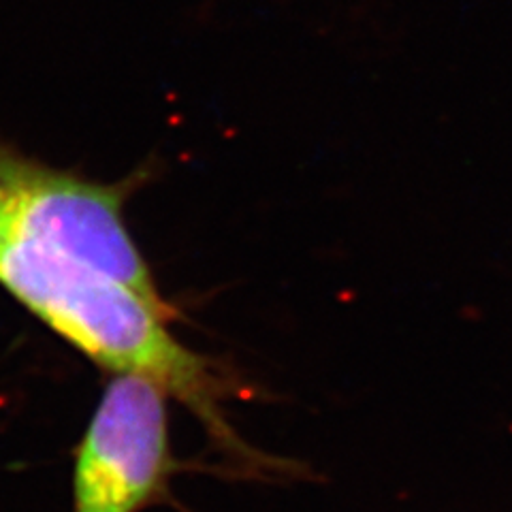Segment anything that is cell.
I'll list each match as a JSON object with an SVG mask.
<instances>
[{
    "label": "cell",
    "instance_id": "cell-1",
    "mask_svg": "<svg viewBox=\"0 0 512 512\" xmlns=\"http://www.w3.org/2000/svg\"><path fill=\"white\" fill-rule=\"evenodd\" d=\"M0 286L60 338L116 376L148 378L178 399L227 451L250 455L224 414L237 395L222 365L184 346L169 329L175 310L77 256L45 246L0 218Z\"/></svg>",
    "mask_w": 512,
    "mask_h": 512
},
{
    "label": "cell",
    "instance_id": "cell-2",
    "mask_svg": "<svg viewBox=\"0 0 512 512\" xmlns=\"http://www.w3.org/2000/svg\"><path fill=\"white\" fill-rule=\"evenodd\" d=\"M139 182L141 175L96 184L47 167L0 137V218L35 242L105 271L154 306L173 310L124 222V203Z\"/></svg>",
    "mask_w": 512,
    "mask_h": 512
},
{
    "label": "cell",
    "instance_id": "cell-3",
    "mask_svg": "<svg viewBox=\"0 0 512 512\" xmlns=\"http://www.w3.org/2000/svg\"><path fill=\"white\" fill-rule=\"evenodd\" d=\"M171 470L167 393L148 378L116 376L79 446L75 512H139L165 493Z\"/></svg>",
    "mask_w": 512,
    "mask_h": 512
}]
</instances>
